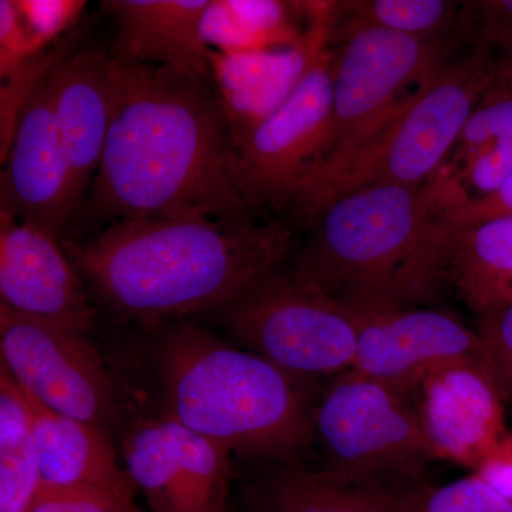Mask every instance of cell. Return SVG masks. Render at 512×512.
<instances>
[{
  "instance_id": "1",
  "label": "cell",
  "mask_w": 512,
  "mask_h": 512,
  "mask_svg": "<svg viewBox=\"0 0 512 512\" xmlns=\"http://www.w3.org/2000/svg\"><path fill=\"white\" fill-rule=\"evenodd\" d=\"M109 69L113 107L92 184L94 214L252 220L214 82L110 55Z\"/></svg>"
},
{
  "instance_id": "2",
  "label": "cell",
  "mask_w": 512,
  "mask_h": 512,
  "mask_svg": "<svg viewBox=\"0 0 512 512\" xmlns=\"http://www.w3.org/2000/svg\"><path fill=\"white\" fill-rule=\"evenodd\" d=\"M295 244L282 222L184 215L117 221L73 256L114 312L153 325L220 312L282 269Z\"/></svg>"
},
{
  "instance_id": "3",
  "label": "cell",
  "mask_w": 512,
  "mask_h": 512,
  "mask_svg": "<svg viewBox=\"0 0 512 512\" xmlns=\"http://www.w3.org/2000/svg\"><path fill=\"white\" fill-rule=\"evenodd\" d=\"M165 414L262 464H303L313 450V382L234 348L192 323L171 329L158 350Z\"/></svg>"
},
{
  "instance_id": "4",
  "label": "cell",
  "mask_w": 512,
  "mask_h": 512,
  "mask_svg": "<svg viewBox=\"0 0 512 512\" xmlns=\"http://www.w3.org/2000/svg\"><path fill=\"white\" fill-rule=\"evenodd\" d=\"M316 221L289 269L357 316L417 308L439 288V225L427 185L350 192Z\"/></svg>"
},
{
  "instance_id": "5",
  "label": "cell",
  "mask_w": 512,
  "mask_h": 512,
  "mask_svg": "<svg viewBox=\"0 0 512 512\" xmlns=\"http://www.w3.org/2000/svg\"><path fill=\"white\" fill-rule=\"evenodd\" d=\"M497 57L471 52L441 64L355 146L306 175L291 208L316 220L343 195L380 185L429 183L456 146L461 131L490 90Z\"/></svg>"
},
{
  "instance_id": "6",
  "label": "cell",
  "mask_w": 512,
  "mask_h": 512,
  "mask_svg": "<svg viewBox=\"0 0 512 512\" xmlns=\"http://www.w3.org/2000/svg\"><path fill=\"white\" fill-rule=\"evenodd\" d=\"M312 434L320 471L373 493L424 483L436 460L412 396L353 370L318 394Z\"/></svg>"
},
{
  "instance_id": "7",
  "label": "cell",
  "mask_w": 512,
  "mask_h": 512,
  "mask_svg": "<svg viewBox=\"0 0 512 512\" xmlns=\"http://www.w3.org/2000/svg\"><path fill=\"white\" fill-rule=\"evenodd\" d=\"M217 313L242 348L289 375L315 383L352 370L359 316L291 269H279Z\"/></svg>"
},
{
  "instance_id": "8",
  "label": "cell",
  "mask_w": 512,
  "mask_h": 512,
  "mask_svg": "<svg viewBox=\"0 0 512 512\" xmlns=\"http://www.w3.org/2000/svg\"><path fill=\"white\" fill-rule=\"evenodd\" d=\"M443 40L365 29L339 42L332 114L319 164L372 133L436 72L451 50Z\"/></svg>"
},
{
  "instance_id": "9",
  "label": "cell",
  "mask_w": 512,
  "mask_h": 512,
  "mask_svg": "<svg viewBox=\"0 0 512 512\" xmlns=\"http://www.w3.org/2000/svg\"><path fill=\"white\" fill-rule=\"evenodd\" d=\"M325 43L296 89L235 153V181L249 207H291L320 163L333 103L335 55Z\"/></svg>"
},
{
  "instance_id": "10",
  "label": "cell",
  "mask_w": 512,
  "mask_h": 512,
  "mask_svg": "<svg viewBox=\"0 0 512 512\" xmlns=\"http://www.w3.org/2000/svg\"><path fill=\"white\" fill-rule=\"evenodd\" d=\"M0 352L3 369L37 402L109 434L119 416L117 393L86 335L0 306Z\"/></svg>"
},
{
  "instance_id": "11",
  "label": "cell",
  "mask_w": 512,
  "mask_h": 512,
  "mask_svg": "<svg viewBox=\"0 0 512 512\" xmlns=\"http://www.w3.org/2000/svg\"><path fill=\"white\" fill-rule=\"evenodd\" d=\"M121 450L154 512H227L232 454L221 444L164 416L134 426Z\"/></svg>"
},
{
  "instance_id": "12",
  "label": "cell",
  "mask_w": 512,
  "mask_h": 512,
  "mask_svg": "<svg viewBox=\"0 0 512 512\" xmlns=\"http://www.w3.org/2000/svg\"><path fill=\"white\" fill-rule=\"evenodd\" d=\"M436 460L480 467L504 440V400L481 360L430 370L410 393Z\"/></svg>"
},
{
  "instance_id": "13",
  "label": "cell",
  "mask_w": 512,
  "mask_h": 512,
  "mask_svg": "<svg viewBox=\"0 0 512 512\" xmlns=\"http://www.w3.org/2000/svg\"><path fill=\"white\" fill-rule=\"evenodd\" d=\"M59 238L0 210V306L23 318L86 335L94 308Z\"/></svg>"
},
{
  "instance_id": "14",
  "label": "cell",
  "mask_w": 512,
  "mask_h": 512,
  "mask_svg": "<svg viewBox=\"0 0 512 512\" xmlns=\"http://www.w3.org/2000/svg\"><path fill=\"white\" fill-rule=\"evenodd\" d=\"M353 372L412 393L430 370L458 360L487 362L483 340L451 313L410 308L359 316Z\"/></svg>"
},
{
  "instance_id": "15",
  "label": "cell",
  "mask_w": 512,
  "mask_h": 512,
  "mask_svg": "<svg viewBox=\"0 0 512 512\" xmlns=\"http://www.w3.org/2000/svg\"><path fill=\"white\" fill-rule=\"evenodd\" d=\"M50 72L20 114L12 146L3 161L6 170L2 173L0 210L59 238L77 205L56 124Z\"/></svg>"
},
{
  "instance_id": "16",
  "label": "cell",
  "mask_w": 512,
  "mask_h": 512,
  "mask_svg": "<svg viewBox=\"0 0 512 512\" xmlns=\"http://www.w3.org/2000/svg\"><path fill=\"white\" fill-rule=\"evenodd\" d=\"M308 30L295 46L224 55L208 50L235 153L296 89L316 52L330 42L335 2H306Z\"/></svg>"
},
{
  "instance_id": "17",
  "label": "cell",
  "mask_w": 512,
  "mask_h": 512,
  "mask_svg": "<svg viewBox=\"0 0 512 512\" xmlns=\"http://www.w3.org/2000/svg\"><path fill=\"white\" fill-rule=\"evenodd\" d=\"M53 107L80 207L92 188L111 123L109 55L86 49L60 60L50 72Z\"/></svg>"
},
{
  "instance_id": "18",
  "label": "cell",
  "mask_w": 512,
  "mask_h": 512,
  "mask_svg": "<svg viewBox=\"0 0 512 512\" xmlns=\"http://www.w3.org/2000/svg\"><path fill=\"white\" fill-rule=\"evenodd\" d=\"M210 0H109L103 8L116 20L110 56L124 62L165 67L194 79L212 80L208 49L200 39L202 13Z\"/></svg>"
},
{
  "instance_id": "19",
  "label": "cell",
  "mask_w": 512,
  "mask_h": 512,
  "mask_svg": "<svg viewBox=\"0 0 512 512\" xmlns=\"http://www.w3.org/2000/svg\"><path fill=\"white\" fill-rule=\"evenodd\" d=\"M512 177V92L493 83L427 183L440 212L480 200Z\"/></svg>"
},
{
  "instance_id": "20",
  "label": "cell",
  "mask_w": 512,
  "mask_h": 512,
  "mask_svg": "<svg viewBox=\"0 0 512 512\" xmlns=\"http://www.w3.org/2000/svg\"><path fill=\"white\" fill-rule=\"evenodd\" d=\"M22 392L32 413L42 484L104 491L134 504L136 484L120 467L109 434L53 412Z\"/></svg>"
},
{
  "instance_id": "21",
  "label": "cell",
  "mask_w": 512,
  "mask_h": 512,
  "mask_svg": "<svg viewBox=\"0 0 512 512\" xmlns=\"http://www.w3.org/2000/svg\"><path fill=\"white\" fill-rule=\"evenodd\" d=\"M439 245L441 284L474 315L512 303V215L461 229L439 224Z\"/></svg>"
},
{
  "instance_id": "22",
  "label": "cell",
  "mask_w": 512,
  "mask_h": 512,
  "mask_svg": "<svg viewBox=\"0 0 512 512\" xmlns=\"http://www.w3.org/2000/svg\"><path fill=\"white\" fill-rule=\"evenodd\" d=\"M245 512H386L375 495L305 464H262L245 484Z\"/></svg>"
},
{
  "instance_id": "23",
  "label": "cell",
  "mask_w": 512,
  "mask_h": 512,
  "mask_svg": "<svg viewBox=\"0 0 512 512\" xmlns=\"http://www.w3.org/2000/svg\"><path fill=\"white\" fill-rule=\"evenodd\" d=\"M32 413L15 380L0 375V512H29L39 493Z\"/></svg>"
},
{
  "instance_id": "24",
  "label": "cell",
  "mask_w": 512,
  "mask_h": 512,
  "mask_svg": "<svg viewBox=\"0 0 512 512\" xmlns=\"http://www.w3.org/2000/svg\"><path fill=\"white\" fill-rule=\"evenodd\" d=\"M461 2L447 0H355L335 2L330 42L357 30L375 29L419 39H450Z\"/></svg>"
},
{
  "instance_id": "25",
  "label": "cell",
  "mask_w": 512,
  "mask_h": 512,
  "mask_svg": "<svg viewBox=\"0 0 512 512\" xmlns=\"http://www.w3.org/2000/svg\"><path fill=\"white\" fill-rule=\"evenodd\" d=\"M372 494L386 512H512V500L478 474L439 487L424 481Z\"/></svg>"
},
{
  "instance_id": "26",
  "label": "cell",
  "mask_w": 512,
  "mask_h": 512,
  "mask_svg": "<svg viewBox=\"0 0 512 512\" xmlns=\"http://www.w3.org/2000/svg\"><path fill=\"white\" fill-rule=\"evenodd\" d=\"M450 43L497 57L512 46V0L461 3Z\"/></svg>"
},
{
  "instance_id": "27",
  "label": "cell",
  "mask_w": 512,
  "mask_h": 512,
  "mask_svg": "<svg viewBox=\"0 0 512 512\" xmlns=\"http://www.w3.org/2000/svg\"><path fill=\"white\" fill-rule=\"evenodd\" d=\"M477 333L483 340L491 375L505 404H512V303L481 313Z\"/></svg>"
},
{
  "instance_id": "28",
  "label": "cell",
  "mask_w": 512,
  "mask_h": 512,
  "mask_svg": "<svg viewBox=\"0 0 512 512\" xmlns=\"http://www.w3.org/2000/svg\"><path fill=\"white\" fill-rule=\"evenodd\" d=\"M23 28L35 56L76 22L86 3L82 0H15Z\"/></svg>"
},
{
  "instance_id": "29",
  "label": "cell",
  "mask_w": 512,
  "mask_h": 512,
  "mask_svg": "<svg viewBox=\"0 0 512 512\" xmlns=\"http://www.w3.org/2000/svg\"><path fill=\"white\" fill-rule=\"evenodd\" d=\"M200 39L208 50L237 55V53L256 52L258 43L239 22L229 8L227 0H210L200 23Z\"/></svg>"
},
{
  "instance_id": "30",
  "label": "cell",
  "mask_w": 512,
  "mask_h": 512,
  "mask_svg": "<svg viewBox=\"0 0 512 512\" xmlns=\"http://www.w3.org/2000/svg\"><path fill=\"white\" fill-rule=\"evenodd\" d=\"M131 505L104 491L42 484L29 512H128Z\"/></svg>"
},
{
  "instance_id": "31",
  "label": "cell",
  "mask_w": 512,
  "mask_h": 512,
  "mask_svg": "<svg viewBox=\"0 0 512 512\" xmlns=\"http://www.w3.org/2000/svg\"><path fill=\"white\" fill-rule=\"evenodd\" d=\"M36 57L15 0H0V77L8 80Z\"/></svg>"
},
{
  "instance_id": "32",
  "label": "cell",
  "mask_w": 512,
  "mask_h": 512,
  "mask_svg": "<svg viewBox=\"0 0 512 512\" xmlns=\"http://www.w3.org/2000/svg\"><path fill=\"white\" fill-rule=\"evenodd\" d=\"M512 215V177L493 194L466 202L437 215L444 228L461 229Z\"/></svg>"
},
{
  "instance_id": "33",
  "label": "cell",
  "mask_w": 512,
  "mask_h": 512,
  "mask_svg": "<svg viewBox=\"0 0 512 512\" xmlns=\"http://www.w3.org/2000/svg\"><path fill=\"white\" fill-rule=\"evenodd\" d=\"M480 474L494 490L512 500V437H504L497 450L478 467Z\"/></svg>"
},
{
  "instance_id": "34",
  "label": "cell",
  "mask_w": 512,
  "mask_h": 512,
  "mask_svg": "<svg viewBox=\"0 0 512 512\" xmlns=\"http://www.w3.org/2000/svg\"><path fill=\"white\" fill-rule=\"evenodd\" d=\"M495 84L512 92V46L497 56V74Z\"/></svg>"
},
{
  "instance_id": "35",
  "label": "cell",
  "mask_w": 512,
  "mask_h": 512,
  "mask_svg": "<svg viewBox=\"0 0 512 512\" xmlns=\"http://www.w3.org/2000/svg\"><path fill=\"white\" fill-rule=\"evenodd\" d=\"M128 512H143V511L138 510L136 505H131L130 510H128Z\"/></svg>"
}]
</instances>
